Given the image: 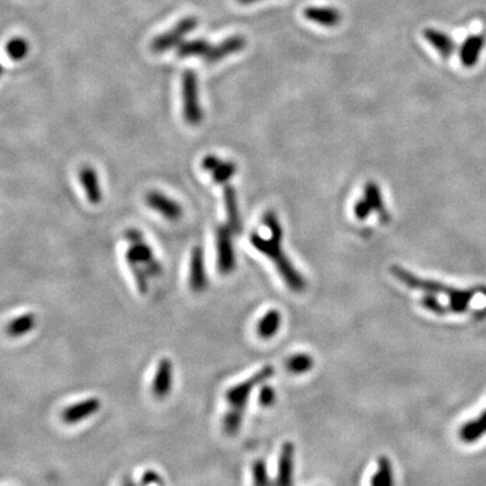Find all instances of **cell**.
Instances as JSON below:
<instances>
[{
    "label": "cell",
    "mask_w": 486,
    "mask_h": 486,
    "mask_svg": "<svg viewBox=\"0 0 486 486\" xmlns=\"http://www.w3.org/2000/svg\"><path fill=\"white\" fill-rule=\"evenodd\" d=\"M29 52H30V45H29L27 39L22 38V37L11 38L6 45V53H7L8 58H11L13 61L25 60Z\"/></svg>",
    "instance_id": "obj_25"
},
{
    "label": "cell",
    "mask_w": 486,
    "mask_h": 486,
    "mask_svg": "<svg viewBox=\"0 0 486 486\" xmlns=\"http://www.w3.org/2000/svg\"><path fill=\"white\" fill-rule=\"evenodd\" d=\"M183 112L185 121L191 126H197L203 121V111L199 102L197 76L193 70H187L183 74Z\"/></svg>",
    "instance_id": "obj_5"
},
{
    "label": "cell",
    "mask_w": 486,
    "mask_h": 486,
    "mask_svg": "<svg viewBox=\"0 0 486 486\" xmlns=\"http://www.w3.org/2000/svg\"><path fill=\"white\" fill-rule=\"evenodd\" d=\"M281 326V313L277 310H270L261 317L257 323V335L261 339H270L280 330Z\"/></svg>",
    "instance_id": "obj_21"
},
{
    "label": "cell",
    "mask_w": 486,
    "mask_h": 486,
    "mask_svg": "<svg viewBox=\"0 0 486 486\" xmlns=\"http://www.w3.org/2000/svg\"><path fill=\"white\" fill-rule=\"evenodd\" d=\"M231 230L228 226L216 228V251L218 268L222 275H230L235 268V253L231 242Z\"/></svg>",
    "instance_id": "obj_7"
},
{
    "label": "cell",
    "mask_w": 486,
    "mask_h": 486,
    "mask_svg": "<svg viewBox=\"0 0 486 486\" xmlns=\"http://www.w3.org/2000/svg\"><path fill=\"white\" fill-rule=\"evenodd\" d=\"M100 408H102L100 400L89 398L65 408L61 414V419L67 424H77L86 419L96 415L100 411Z\"/></svg>",
    "instance_id": "obj_9"
},
{
    "label": "cell",
    "mask_w": 486,
    "mask_h": 486,
    "mask_svg": "<svg viewBox=\"0 0 486 486\" xmlns=\"http://www.w3.org/2000/svg\"><path fill=\"white\" fill-rule=\"evenodd\" d=\"M211 49V45L204 39H195L181 42L177 46V55L180 58H188V57H202L204 58L206 54Z\"/></svg>",
    "instance_id": "obj_23"
},
{
    "label": "cell",
    "mask_w": 486,
    "mask_h": 486,
    "mask_svg": "<svg viewBox=\"0 0 486 486\" xmlns=\"http://www.w3.org/2000/svg\"><path fill=\"white\" fill-rule=\"evenodd\" d=\"M372 212H373V211H372L370 206H369V203H367L364 199L360 200V202H357V203L354 204V215H355V218L360 219V221H364L366 218H369V215H370Z\"/></svg>",
    "instance_id": "obj_32"
},
{
    "label": "cell",
    "mask_w": 486,
    "mask_h": 486,
    "mask_svg": "<svg viewBox=\"0 0 486 486\" xmlns=\"http://www.w3.org/2000/svg\"><path fill=\"white\" fill-rule=\"evenodd\" d=\"M390 272H392V275L401 281L402 284H405L407 287H409V288L421 289L426 294H430V295H434L436 297L439 295L447 296L449 304H450V311H452V313H465L469 308L471 298L475 295V289L461 291V289L450 288V287L439 284V282L423 280V278H419L415 275L407 272L401 266H393Z\"/></svg>",
    "instance_id": "obj_1"
},
{
    "label": "cell",
    "mask_w": 486,
    "mask_h": 486,
    "mask_svg": "<svg viewBox=\"0 0 486 486\" xmlns=\"http://www.w3.org/2000/svg\"><path fill=\"white\" fill-rule=\"evenodd\" d=\"M172 383H173V364L168 358H164L158 362L157 366L155 381L152 386L153 395L157 399H165L172 390Z\"/></svg>",
    "instance_id": "obj_12"
},
{
    "label": "cell",
    "mask_w": 486,
    "mask_h": 486,
    "mask_svg": "<svg viewBox=\"0 0 486 486\" xmlns=\"http://www.w3.org/2000/svg\"><path fill=\"white\" fill-rule=\"evenodd\" d=\"M484 45H485L484 35H471L462 44L459 57H461L464 67L473 68L478 63L480 54L484 49Z\"/></svg>",
    "instance_id": "obj_15"
},
{
    "label": "cell",
    "mask_w": 486,
    "mask_h": 486,
    "mask_svg": "<svg viewBox=\"0 0 486 486\" xmlns=\"http://www.w3.org/2000/svg\"><path fill=\"white\" fill-rule=\"evenodd\" d=\"M372 486H395V471L388 457H381L377 461V470L372 478Z\"/></svg>",
    "instance_id": "obj_22"
},
{
    "label": "cell",
    "mask_w": 486,
    "mask_h": 486,
    "mask_svg": "<svg viewBox=\"0 0 486 486\" xmlns=\"http://www.w3.org/2000/svg\"><path fill=\"white\" fill-rule=\"evenodd\" d=\"M424 38L430 42L431 46H434L435 49L438 51V53L440 54V57L443 58H450L455 49H457V45L455 42L452 41V38L439 30H435V29H426L424 30Z\"/></svg>",
    "instance_id": "obj_19"
},
{
    "label": "cell",
    "mask_w": 486,
    "mask_h": 486,
    "mask_svg": "<svg viewBox=\"0 0 486 486\" xmlns=\"http://www.w3.org/2000/svg\"><path fill=\"white\" fill-rule=\"evenodd\" d=\"M37 326V316L33 313H26L20 316H17L15 319L10 320L6 326V335L10 338H22L27 335L29 332L34 330Z\"/></svg>",
    "instance_id": "obj_18"
},
{
    "label": "cell",
    "mask_w": 486,
    "mask_h": 486,
    "mask_svg": "<svg viewBox=\"0 0 486 486\" xmlns=\"http://www.w3.org/2000/svg\"><path fill=\"white\" fill-rule=\"evenodd\" d=\"M253 1H257V0H239V3H242V4H249V3H253Z\"/></svg>",
    "instance_id": "obj_34"
},
{
    "label": "cell",
    "mask_w": 486,
    "mask_h": 486,
    "mask_svg": "<svg viewBox=\"0 0 486 486\" xmlns=\"http://www.w3.org/2000/svg\"><path fill=\"white\" fill-rule=\"evenodd\" d=\"M364 199L369 203L372 211H377L383 214V203H382L381 191L374 183H367L364 187Z\"/></svg>",
    "instance_id": "obj_28"
},
{
    "label": "cell",
    "mask_w": 486,
    "mask_h": 486,
    "mask_svg": "<svg viewBox=\"0 0 486 486\" xmlns=\"http://www.w3.org/2000/svg\"><path fill=\"white\" fill-rule=\"evenodd\" d=\"M296 447L292 442H285L278 457L277 477L275 486L295 485Z\"/></svg>",
    "instance_id": "obj_8"
},
{
    "label": "cell",
    "mask_w": 486,
    "mask_h": 486,
    "mask_svg": "<svg viewBox=\"0 0 486 486\" xmlns=\"http://www.w3.org/2000/svg\"><path fill=\"white\" fill-rule=\"evenodd\" d=\"M1 74H3V67L0 65V77H1Z\"/></svg>",
    "instance_id": "obj_35"
},
{
    "label": "cell",
    "mask_w": 486,
    "mask_h": 486,
    "mask_svg": "<svg viewBox=\"0 0 486 486\" xmlns=\"http://www.w3.org/2000/svg\"><path fill=\"white\" fill-rule=\"evenodd\" d=\"M244 46H246L244 37L232 35L225 39L222 44H219L218 46H211V49L204 57V61L209 64L219 63L234 53L241 52Z\"/></svg>",
    "instance_id": "obj_14"
},
{
    "label": "cell",
    "mask_w": 486,
    "mask_h": 486,
    "mask_svg": "<svg viewBox=\"0 0 486 486\" xmlns=\"http://www.w3.org/2000/svg\"><path fill=\"white\" fill-rule=\"evenodd\" d=\"M142 486H164L161 475L155 470H146L140 478Z\"/></svg>",
    "instance_id": "obj_31"
},
{
    "label": "cell",
    "mask_w": 486,
    "mask_h": 486,
    "mask_svg": "<svg viewBox=\"0 0 486 486\" xmlns=\"http://www.w3.org/2000/svg\"><path fill=\"white\" fill-rule=\"evenodd\" d=\"M243 411H237L232 408H228L225 416H223V431L227 436H235L239 433L242 427Z\"/></svg>",
    "instance_id": "obj_26"
},
{
    "label": "cell",
    "mask_w": 486,
    "mask_h": 486,
    "mask_svg": "<svg viewBox=\"0 0 486 486\" xmlns=\"http://www.w3.org/2000/svg\"><path fill=\"white\" fill-rule=\"evenodd\" d=\"M313 364L315 361L310 354L298 353L287 360L285 369L292 374H306L313 370Z\"/></svg>",
    "instance_id": "obj_24"
},
{
    "label": "cell",
    "mask_w": 486,
    "mask_h": 486,
    "mask_svg": "<svg viewBox=\"0 0 486 486\" xmlns=\"http://www.w3.org/2000/svg\"><path fill=\"white\" fill-rule=\"evenodd\" d=\"M146 204L152 209H155L159 215H162L165 219L176 222L181 218L183 209L181 206L164 193L158 191L147 192L146 195Z\"/></svg>",
    "instance_id": "obj_10"
},
{
    "label": "cell",
    "mask_w": 486,
    "mask_h": 486,
    "mask_svg": "<svg viewBox=\"0 0 486 486\" xmlns=\"http://www.w3.org/2000/svg\"><path fill=\"white\" fill-rule=\"evenodd\" d=\"M276 399H277V395H276V390L273 389V386H270V385H262L261 386L258 402L262 407L268 408V407L275 405Z\"/></svg>",
    "instance_id": "obj_30"
},
{
    "label": "cell",
    "mask_w": 486,
    "mask_h": 486,
    "mask_svg": "<svg viewBox=\"0 0 486 486\" xmlns=\"http://www.w3.org/2000/svg\"><path fill=\"white\" fill-rule=\"evenodd\" d=\"M123 486H138L131 478H124V481H123Z\"/></svg>",
    "instance_id": "obj_33"
},
{
    "label": "cell",
    "mask_w": 486,
    "mask_h": 486,
    "mask_svg": "<svg viewBox=\"0 0 486 486\" xmlns=\"http://www.w3.org/2000/svg\"><path fill=\"white\" fill-rule=\"evenodd\" d=\"M304 17L324 27H334L341 22V13L332 7H307Z\"/></svg>",
    "instance_id": "obj_17"
},
{
    "label": "cell",
    "mask_w": 486,
    "mask_h": 486,
    "mask_svg": "<svg viewBox=\"0 0 486 486\" xmlns=\"http://www.w3.org/2000/svg\"><path fill=\"white\" fill-rule=\"evenodd\" d=\"M253 482L254 486H273L265 459H257L253 464Z\"/></svg>",
    "instance_id": "obj_29"
},
{
    "label": "cell",
    "mask_w": 486,
    "mask_h": 486,
    "mask_svg": "<svg viewBox=\"0 0 486 486\" xmlns=\"http://www.w3.org/2000/svg\"><path fill=\"white\" fill-rule=\"evenodd\" d=\"M124 239L129 243L126 250V261L130 268L140 266L146 275L156 277L161 275V265L156 260L153 250L145 242L142 234L136 228H130L124 232Z\"/></svg>",
    "instance_id": "obj_3"
},
{
    "label": "cell",
    "mask_w": 486,
    "mask_h": 486,
    "mask_svg": "<svg viewBox=\"0 0 486 486\" xmlns=\"http://www.w3.org/2000/svg\"><path fill=\"white\" fill-rule=\"evenodd\" d=\"M223 196L227 212V226L232 232H241L242 222L239 216V209L237 203V195L232 187L223 184Z\"/></svg>",
    "instance_id": "obj_16"
},
{
    "label": "cell",
    "mask_w": 486,
    "mask_h": 486,
    "mask_svg": "<svg viewBox=\"0 0 486 486\" xmlns=\"http://www.w3.org/2000/svg\"><path fill=\"white\" fill-rule=\"evenodd\" d=\"M207 272L204 265V254L202 247H193L190 262V285L192 291L202 292L207 288Z\"/></svg>",
    "instance_id": "obj_11"
},
{
    "label": "cell",
    "mask_w": 486,
    "mask_h": 486,
    "mask_svg": "<svg viewBox=\"0 0 486 486\" xmlns=\"http://www.w3.org/2000/svg\"><path fill=\"white\" fill-rule=\"evenodd\" d=\"M273 374H275V369L272 366H265L253 377L230 388L226 392V396H225L230 408L244 412L249 398L253 393V390L256 389V386H260L263 382L268 381Z\"/></svg>",
    "instance_id": "obj_4"
},
{
    "label": "cell",
    "mask_w": 486,
    "mask_h": 486,
    "mask_svg": "<svg viewBox=\"0 0 486 486\" xmlns=\"http://www.w3.org/2000/svg\"><path fill=\"white\" fill-rule=\"evenodd\" d=\"M486 435V411L475 419H471L459 430V438L464 443H474Z\"/></svg>",
    "instance_id": "obj_20"
},
{
    "label": "cell",
    "mask_w": 486,
    "mask_h": 486,
    "mask_svg": "<svg viewBox=\"0 0 486 486\" xmlns=\"http://www.w3.org/2000/svg\"><path fill=\"white\" fill-rule=\"evenodd\" d=\"M237 172V165L232 161L221 159L219 164L209 172L214 181L218 184H227V181Z\"/></svg>",
    "instance_id": "obj_27"
},
{
    "label": "cell",
    "mask_w": 486,
    "mask_h": 486,
    "mask_svg": "<svg viewBox=\"0 0 486 486\" xmlns=\"http://www.w3.org/2000/svg\"><path fill=\"white\" fill-rule=\"evenodd\" d=\"M79 178L83 190L86 192L88 202L91 204H99L103 199V192L98 172L92 166L84 165L79 171Z\"/></svg>",
    "instance_id": "obj_13"
},
{
    "label": "cell",
    "mask_w": 486,
    "mask_h": 486,
    "mask_svg": "<svg viewBox=\"0 0 486 486\" xmlns=\"http://www.w3.org/2000/svg\"><path fill=\"white\" fill-rule=\"evenodd\" d=\"M197 26L196 18H184L181 19L173 29L166 32L165 34L158 35L152 42V51L155 53H162L172 49L174 46H178L184 37L190 34L192 30Z\"/></svg>",
    "instance_id": "obj_6"
},
{
    "label": "cell",
    "mask_w": 486,
    "mask_h": 486,
    "mask_svg": "<svg viewBox=\"0 0 486 486\" xmlns=\"http://www.w3.org/2000/svg\"><path fill=\"white\" fill-rule=\"evenodd\" d=\"M281 241H282L281 235H278V237L270 235V238L266 239L256 232L250 238V242L258 251L273 261V263L277 268L278 273L282 276L285 284L295 292H303L307 287L306 278L296 270L292 262L284 253Z\"/></svg>",
    "instance_id": "obj_2"
}]
</instances>
